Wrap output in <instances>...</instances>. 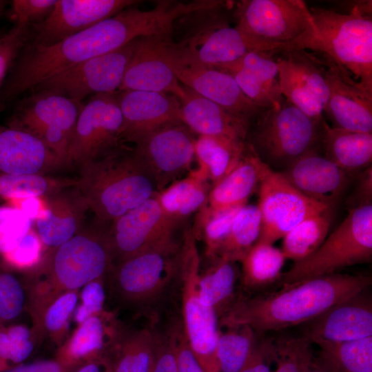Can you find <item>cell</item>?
Masks as SVG:
<instances>
[{
	"mask_svg": "<svg viewBox=\"0 0 372 372\" xmlns=\"http://www.w3.org/2000/svg\"><path fill=\"white\" fill-rule=\"evenodd\" d=\"M241 207L234 208L219 214L206 216L203 214L204 219L203 228L195 238L200 235L205 244V256L207 258H212L217 249L227 236L234 219Z\"/></svg>",
	"mask_w": 372,
	"mask_h": 372,
	"instance_id": "cell-49",
	"label": "cell"
},
{
	"mask_svg": "<svg viewBox=\"0 0 372 372\" xmlns=\"http://www.w3.org/2000/svg\"><path fill=\"white\" fill-rule=\"evenodd\" d=\"M332 209L329 207L307 217L285 235L281 250L286 259L296 263L318 249L327 237L333 218Z\"/></svg>",
	"mask_w": 372,
	"mask_h": 372,
	"instance_id": "cell-38",
	"label": "cell"
},
{
	"mask_svg": "<svg viewBox=\"0 0 372 372\" xmlns=\"http://www.w3.org/2000/svg\"><path fill=\"white\" fill-rule=\"evenodd\" d=\"M258 190L257 206L261 216L258 242L273 245L307 217L329 208L305 196L280 172L271 167L263 176Z\"/></svg>",
	"mask_w": 372,
	"mask_h": 372,
	"instance_id": "cell-15",
	"label": "cell"
},
{
	"mask_svg": "<svg viewBox=\"0 0 372 372\" xmlns=\"http://www.w3.org/2000/svg\"><path fill=\"white\" fill-rule=\"evenodd\" d=\"M138 39L59 72L32 90H48L80 101L90 94L118 92Z\"/></svg>",
	"mask_w": 372,
	"mask_h": 372,
	"instance_id": "cell-14",
	"label": "cell"
},
{
	"mask_svg": "<svg viewBox=\"0 0 372 372\" xmlns=\"http://www.w3.org/2000/svg\"><path fill=\"white\" fill-rule=\"evenodd\" d=\"M246 142L209 136H198L195 143V156L213 185L229 173L240 160Z\"/></svg>",
	"mask_w": 372,
	"mask_h": 372,
	"instance_id": "cell-40",
	"label": "cell"
},
{
	"mask_svg": "<svg viewBox=\"0 0 372 372\" xmlns=\"http://www.w3.org/2000/svg\"><path fill=\"white\" fill-rule=\"evenodd\" d=\"M32 227V220L19 208L0 207V254L12 251Z\"/></svg>",
	"mask_w": 372,
	"mask_h": 372,
	"instance_id": "cell-48",
	"label": "cell"
},
{
	"mask_svg": "<svg viewBox=\"0 0 372 372\" xmlns=\"http://www.w3.org/2000/svg\"><path fill=\"white\" fill-rule=\"evenodd\" d=\"M138 38L118 91L140 90L171 94L181 100L183 85L167 62L163 48L165 37Z\"/></svg>",
	"mask_w": 372,
	"mask_h": 372,
	"instance_id": "cell-23",
	"label": "cell"
},
{
	"mask_svg": "<svg viewBox=\"0 0 372 372\" xmlns=\"http://www.w3.org/2000/svg\"><path fill=\"white\" fill-rule=\"evenodd\" d=\"M30 25L15 24L0 37V90L30 36Z\"/></svg>",
	"mask_w": 372,
	"mask_h": 372,
	"instance_id": "cell-50",
	"label": "cell"
},
{
	"mask_svg": "<svg viewBox=\"0 0 372 372\" xmlns=\"http://www.w3.org/2000/svg\"><path fill=\"white\" fill-rule=\"evenodd\" d=\"M1 327H3V325L0 324V329H1Z\"/></svg>",
	"mask_w": 372,
	"mask_h": 372,
	"instance_id": "cell-61",
	"label": "cell"
},
{
	"mask_svg": "<svg viewBox=\"0 0 372 372\" xmlns=\"http://www.w3.org/2000/svg\"><path fill=\"white\" fill-rule=\"evenodd\" d=\"M199 271L196 238L192 231H186L178 294L179 316L190 347L205 372H219L216 356L218 317L200 296Z\"/></svg>",
	"mask_w": 372,
	"mask_h": 372,
	"instance_id": "cell-10",
	"label": "cell"
},
{
	"mask_svg": "<svg viewBox=\"0 0 372 372\" xmlns=\"http://www.w3.org/2000/svg\"><path fill=\"white\" fill-rule=\"evenodd\" d=\"M72 372H111L110 355L106 354L87 360Z\"/></svg>",
	"mask_w": 372,
	"mask_h": 372,
	"instance_id": "cell-58",
	"label": "cell"
},
{
	"mask_svg": "<svg viewBox=\"0 0 372 372\" xmlns=\"http://www.w3.org/2000/svg\"><path fill=\"white\" fill-rule=\"evenodd\" d=\"M369 275L333 273L273 292L238 295L219 318V328L250 327L258 335L304 324L331 307L369 289Z\"/></svg>",
	"mask_w": 372,
	"mask_h": 372,
	"instance_id": "cell-2",
	"label": "cell"
},
{
	"mask_svg": "<svg viewBox=\"0 0 372 372\" xmlns=\"http://www.w3.org/2000/svg\"><path fill=\"white\" fill-rule=\"evenodd\" d=\"M124 329L114 313L103 310L79 324L56 359L74 371L87 360L109 354Z\"/></svg>",
	"mask_w": 372,
	"mask_h": 372,
	"instance_id": "cell-28",
	"label": "cell"
},
{
	"mask_svg": "<svg viewBox=\"0 0 372 372\" xmlns=\"http://www.w3.org/2000/svg\"><path fill=\"white\" fill-rule=\"evenodd\" d=\"M322 122L313 121L284 99L260 111L249 127L246 142L267 165L284 169L318 149Z\"/></svg>",
	"mask_w": 372,
	"mask_h": 372,
	"instance_id": "cell-7",
	"label": "cell"
},
{
	"mask_svg": "<svg viewBox=\"0 0 372 372\" xmlns=\"http://www.w3.org/2000/svg\"><path fill=\"white\" fill-rule=\"evenodd\" d=\"M320 145L324 155L350 174L371 165L372 133L331 127L323 120Z\"/></svg>",
	"mask_w": 372,
	"mask_h": 372,
	"instance_id": "cell-32",
	"label": "cell"
},
{
	"mask_svg": "<svg viewBox=\"0 0 372 372\" xmlns=\"http://www.w3.org/2000/svg\"><path fill=\"white\" fill-rule=\"evenodd\" d=\"M163 48L167 62L183 85L219 105L250 127L262 110L245 95L231 74L194 60L173 42L171 35L164 37Z\"/></svg>",
	"mask_w": 372,
	"mask_h": 372,
	"instance_id": "cell-12",
	"label": "cell"
},
{
	"mask_svg": "<svg viewBox=\"0 0 372 372\" xmlns=\"http://www.w3.org/2000/svg\"><path fill=\"white\" fill-rule=\"evenodd\" d=\"M78 169L76 188L100 225L107 226L159 192L132 147L122 145Z\"/></svg>",
	"mask_w": 372,
	"mask_h": 372,
	"instance_id": "cell-5",
	"label": "cell"
},
{
	"mask_svg": "<svg viewBox=\"0 0 372 372\" xmlns=\"http://www.w3.org/2000/svg\"><path fill=\"white\" fill-rule=\"evenodd\" d=\"M273 360V338L260 335L246 363L238 372H271Z\"/></svg>",
	"mask_w": 372,
	"mask_h": 372,
	"instance_id": "cell-55",
	"label": "cell"
},
{
	"mask_svg": "<svg viewBox=\"0 0 372 372\" xmlns=\"http://www.w3.org/2000/svg\"><path fill=\"white\" fill-rule=\"evenodd\" d=\"M303 335L318 341L342 342L372 336V298L364 290L331 306L304 324Z\"/></svg>",
	"mask_w": 372,
	"mask_h": 372,
	"instance_id": "cell-21",
	"label": "cell"
},
{
	"mask_svg": "<svg viewBox=\"0 0 372 372\" xmlns=\"http://www.w3.org/2000/svg\"><path fill=\"white\" fill-rule=\"evenodd\" d=\"M238 30L258 41L296 50L316 30L310 9L302 0H242L234 12Z\"/></svg>",
	"mask_w": 372,
	"mask_h": 372,
	"instance_id": "cell-11",
	"label": "cell"
},
{
	"mask_svg": "<svg viewBox=\"0 0 372 372\" xmlns=\"http://www.w3.org/2000/svg\"><path fill=\"white\" fill-rule=\"evenodd\" d=\"M31 331L23 324L0 329V362L19 364L32 353L34 345Z\"/></svg>",
	"mask_w": 372,
	"mask_h": 372,
	"instance_id": "cell-46",
	"label": "cell"
},
{
	"mask_svg": "<svg viewBox=\"0 0 372 372\" xmlns=\"http://www.w3.org/2000/svg\"><path fill=\"white\" fill-rule=\"evenodd\" d=\"M83 101L48 90H32L17 103L7 126L37 138L65 167Z\"/></svg>",
	"mask_w": 372,
	"mask_h": 372,
	"instance_id": "cell-9",
	"label": "cell"
},
{
	"mask_svg": "<svg viewBox=\"0 0 372 372\" xmlns=\"http://www.w3.org/2000/svg\"><path fill=\"white\" fill-rule=\"evenodd\" d=\"M25 285L12 273L0 268V324L18 318L26 305Z\"/></svg>",
	"mask_w": 372,
	"mask_h": 372,
	"instance_id": "cell-47",
	"label": "cell"
},
{
	"mask_svg": "<svg viewBox=\"0 0 372 372\" xmlns=\"http://www.w3.org/2000/svg\"><path fill=\"white\" fill-rule=\"evenodd\" d=\"M133 0H57L42 21L32 25L30 46H50L134 6Z\"/></svg>",
	"mask_w": 372,
	"mask_h": 372,
	"instance_id": "cell-19",
	"label": "cell"
},
{
	"mask_svg": "<svg viewBox=\"0 0 372 372\" xmlns=\"http://www.w3.org/2000/svg\"><path fill=\"white\" fill-rule=\"evenodd\" d=\"M372 258V204L349 209L338 227L318 249L304 260L294 263L277 286H293L304 281L337 273Z\"/></svg>",
	"mask_w": 372,
	"mask_h": 372,
	"instance_id": "cell-8",
	"label": "cell"
},
{
	"mask_svg": "<svg viewBox=\"0 0 372 372\" xmlns=\"http://www.w3.org/2000/svg\"><path fill=\"white\" fill-rule=\"evenodd\" d=\"M209 259V265L203 272L199 271V293L203 302L214 310L219 320L238 297L236 284L240 270L237 262L220 257Z\"/></svg>",
	"mask_w": 372,
	"mask_h": 372,
	"instance_id": "cell-34",
	"label": "cell"
},
{
	"mask_svg": "<svg viewBox=\"0 0 372 372\" xmlns=\"http://www.w3.org/2000/svg\"><path fill=\"white\" fill-rule=\"evenodd\" d=\"M194 134L183 123L151 130L132 143L154 178L159 192L189 169L195 157Z\"/></svg>",
	"mask_w": 372,
	"mask_h": 372,
	"instance_id": "cell-16",
	"label": "cell"
},
{
	"mask_svg": "<svg viewBox=\"0 0 372 372\" xmlns=\"http://www.w3.org/2000/svg\"><path fill=\"white\" fill-rule=\"evenodd\" d=\"M117 92L93 95L77 120L65 167L82 165L122 145Z\"/></svg>",
	"mask_w": 372,
	"mask_h": 372,
	"instance_id": "cell-13",
	"label": "cell"
},
{
	"mask_svg": "<svg viewBox=\"0 0 372 372\" xmlns=\"http://www.w3.org/2000/svg\"><path fill=\"white\" fill-rule=\"evenodd\" d=\"M285 259L281 249L271 244L257 242L240 261L238 294L255 295L277 285L283 273Z\"/></svg>",
	"mask_w": 372,
	"mask_h": 372,
	"instance_id": "cell-33",
	"label": "cell"
},
{
	"mask_svg": "<svg viewBox=\"0 0 372 372\" xmlns=\"http://www.w3.org/2000/svg\"><path fill=\"white\" fill-rule=\"evenodd\" d=\"M313 56L324 68L329 90L324 112L333 121V127L372 133V97L348 84L331 65Z\"/></svg>",
	"mask_w": 372,
	"mask_h": 372,
	"instance_id": "cell-29",
	"label": "cell"
},
{
	"mask_svg": "<svg viewBox=\"0 0 372 372\" xmlns=\"http://www.w3.org/2000/svg\"><path fill=\"white\" fill-rule=\"evenodd\" d=\"M220 329L216 346L219 372H238L246 363L260 335L250 327Z\"/></svg>",
	"mask_w": 372,
	"mask_h": 372,
	"instance_id": "cell-42",
	"label": "cell"
},
{
	"mask_svg": "<svg viewBox=\"0 0 372 372\" xmlns=\"http://www.w3.org/2000/svg\"><path fill=\"white\" fill-rule=\"evenodd\" d=\"M177 44L194 60L216 68L231 63L249 52L275 54L285 51L280 45L245 34L223 19L209 23Z\"/></svg>",
	"mask_w": 372,
	"mask_h": 372,
	"instance_id": "cell-20",
	"label": "cell"
},
{
	"mask_svg": "<svg viewBox=\"0 0 372 372\" xmlns=\"http://www.w3.org/2000/svg\"><path fill=\"white\" fill-rule=\"evenodd\" d=\"M78 298V291H70L52 300L34 319L38 329L52 337L63 333L76 309Z\"/></svg>",
	"mask_w": 372,
	"mask_h": 372,
	"instance_id": "cell-44",
	"label": "cell"
},
{
	"mask_svg": "<svg viewBox=\"0 0 372 372\" xmlns=\"http://www.w3.org/2000/svg\"><path fill=\"white\" fill-rule=\"evenodd\" d=\"M77 185V177L0 174V200L12 201L28 197H45Z\"/></svg>",
	"mask_w": 372,
	"mask_h": 372,
	"instance_id": "cell-41",
	"label": "cell"
},
{
	"mask_svg": "<svg viewBox=\"0 0 372 372\" xmlns=\"http://www.w3.org/2000/svg\"><path fill=\"white\" fill-rule=\"evenodd\" d=\"M123 117L121 140L132 143L163 125L183 122L180 100L171 94L140 90L117 92Z\"/></svg>",
	"mask_w": 372,
	"mask_h": 372,
	"instance_id": "cell-22",
	"label": "cell"
},
{
	"mask_svg": "<svg viewBox=\"0 0 372 372\" xmlns=\"http://www.w3.org/2000/svg\"><path fill=\"white\" fill-rule=\"evenodd\" d=\"M207 172L199 167L157 194L165 213L178 223L205 207L209 192Z\"/></svg>",
	"mask_w": 372,
	"mask_h": 372,
	"instance_id": "cell-35",
	"label": "cell"
},
{
	"mask_svg": "<svg viewBox=\"0 0 372 372\" xmlns=\"http://www.w3.org/2000/svg\"><path fill=\"white\" fill-rule=\"evenodd\" d=\"M5 1L0 0V15L3 10Z\"/></svg>",
	"mask_w": 372,
	"mask_h": 372,
	"instance_id": "cell-60",
	"label": "cell"
},
{
	"mask_svg": "<svg viewBox=\"0 0 372 372\" xmlns=\"http://www.w3.org/2000/svg\"><path fill=\"white\" fill-rule=\"evenodd\" d=\"M312 344L303 335L273 338L274 372H306L314 360Z\"/></svg>",
	"mask_w": 372,
	"mask_h": 372,
	"instance_id": "cell-43",
	"label": "cell"
},
{
	"mask_svg": "<svg viewBox=\"0 0 372 372\" xmlns=\"http://www.w3.org/2000/svg\"><path fill=\"white\" fill-rule=\"evenodd\" d=\"M273 55L270 52H249L218 68L231 74L245 95L258 108L265 110L278 105L285 99Z\"/></svg>",
	"mask_w": 372,
	"mask_h": 372,
	"instance_id": "cell-26",
	"label": "cell"
},
{
	"mask_svg": "<svg viewBox=\"0 0 372 372\" xmlns=\"http://www.w3.org/2000/svg\"><path fill=\"white\" fill-rule=\"evenodd\" d=\"M185 232L177 231L153 245L113 263L105 276L112 296L136 315L154 323L165 306L178 297Z\"/></svg>",
	"mask_w": 372,
	"mask_h": 372,
	"instance_id": "cell-3",
	"label": "cell"
},
{
	"mask_svg": "<svg viewBox=\"0 0 372 372\" xmlns=\"http://www.w3.org/2000/svg\"><path fill=\"white\" fill-rule=\"evenodd\" d=\"M260 231L261 216L257 205H245L237 212L227 236L213 257L240 262L258 242Z\"/></svg>",
	"mask_w": 372,
	"mask_h": 372,
	"instance_id": "cell-39",
	"label": "cell"
},
{
	"mask_svg": "<svg viewBox=\"0 0 372 372\" xmlns=\"http://www.w3.org/2000/svg\"><path fill=\"white\" fill-rule=\"evenodd\" d=\"M281 54L276 61L283 97L313 121L321 123L329 96L323 66L305 50Z\"/></svg>",
	"mask_w": 372,
	"mask_h": 372,
	"instance_id": "cell-17",
	"label": "cell"
},
{
	"mask_svg": "<svg viewBox=\"0 0 372 372\" xmlns=\"http://www.w3.org/2000/svg\"><path fill=\"white\" fill-rule=\"evenodd\" d=\"M57 0H14L11 16L16 24L33 25L44 20Z\"/></svg>",
	"mask_w": 372,
	"mask_h": 372,
	"instance_id": "cell-53",
	"label": "cell"
},
{
	"mask_svg": "<svg viewBox=\"0 0 372 372\" xmlns=\"http://www.w3.org/2000/svg\"><path fill=\"white\" fill-rule=\"evenodd\" d=\"M269 167L246 142L237 164L209 190L203 214L212 216L246 205Z\"/></svg>",
	"mask_w": 372,
	"mask_h": 372,
	"instance_id": "cell-25",
	"label": "cell"
},
{
	"mask_svg": "<svg viewBox=\"0 0 372 372\" xmlns=\"http://www.w3.org/2000/svg\"><path fill=\"white\" fill-rule=\"evenodd\" d=\"M306 372H329L328 370L322 366L314 358L311 366Z\"/></svg>",
	"mask_w": 372,
	"mask_h": 372,
	"instance_id": "cell-59",
	"label": "cell"
},
{
	"mask_svg": "<svg viewBox=\"0 0 372 372\" xmlns=\"http://www.w3.org/2000/svg\"><path fill=\"white\" fill-rule=\"evenodd\" d=\"M316 360L329 372H372V336L342 342L318 341Z\"/></svg>",
	"mask_w": 372,
	"mask_h": 372,
	"instance_id": "cell-37",
	"label": "cell"
},
{
	"mask_svg": "<svg viewBox=\"0 0 372 372\" xmlns=\"http://www.w3.org/2000/svg\"><path fill=\"white\" fill-rule=\"evenodd\" d=\"M316 27L296 50H311L348 84L372 97L371 13L309 8ZM313 54V53H312Z\"/></svg>",
	"mask_w": 372,
	"mask_h": 372,
	"instance_id": "cell-6",
	"label": "cell"
},
{
	"mask_svg": "<svg viewBox=\"0 0 372 372\" xmlns=\"http://www.w3.org/2000/svg\"><path fill=\"white\" fill-rule=\"evenodd\" d=\"M155 345L154 323L124 329L109 353L111 372H149Z\"/></svg>",
	"mask_w": 372,
	"mask_h": 372,
	"instance_id": "cell-36",
	"label": "cell"
},
{
	"mask_svg": "<svg viewBox=\"0 0 372 372\" xmlns=\"http://www.w3.org/2000/svg\"><path fill=\"white\" fill-rule=\"evenodd\" d=\"M175 340L178 372H205L190 347L179 316L176 318Z\"/></svg>",
	"mask_w": 372,
	"mask_h": 372,
	"instance_id": "cell-54",
	"label": "cell"
},
{
	"mask_svg": "<svg viewBox=\"0 0 372 372\" xmlns=\"http://www.w3.org/2000/svg\"><path fill=\"white\" fill-rule=\"evenodd\" d=\"M113 262L106 227L99 224L52 249L25 286L34 318L59 295L105 278Z\"/></svg>",
	"mask_w": 372,
	"mask_h": 372,
	"instance_id": "cell-4",
	"label": "cell"
},
{
	"mask_svg": "<svg viewBox=\"0 0 372 372\" xmlns=\"http://www.w3.org/2000/svg\"><path fill=\"white\" fill-rule=\"evenodd\" d=\"M58 168L54 154L37 138L0 125V174H45Z\"/></svg>",
	"mask_w": 372,
	"mask_h": 372,
	"instance_id": "cell-31",
	"label": "cell"
},
{
	"mask_svg": "<svg viewBox=\"0 0 372 372\" xmlns=\"http://www.w3.org/2000/svg\"><path fill=\"white\" fill-rule=\"evenodd\" d=\"M183 87L185 96L180 100L181 118L194 134L246 142L249 125L216 103Z\"/></svg>",
	"mask_w": 372,
	"mask_h": 372,
	"instance_id": "cell-30",
	"label": "cell"
},
{
	"mask_svg": "<svg viewBox=\"0 0 372 372\" xmlns=\"http://www.w3.org/2000/svg\"><path fill=\"white\" fill-rule=\"evenodd\" d=\"M44 209L33 228L44 246L54 249L83 228L87 205L76 187L43 197Z\"/></svg>",
	"mask_w": 372,
	"mask_h": 372,
	"instance_id": "cell-27",
	"label": "cell"
},
{
	"mask_svg": "<svg viewBox=\"0 0 372 372\" xmlns=\"http://www.w3.org/2000/svg\"><path fill=\"white\" fill-rule=\"evenodd\" d=\"M43 246L32 227L12 251L1 256L6 263L13 268H34L42 260Z\"/></svg>",
	"mask_w": 372,
	"mask_h": 372,
	"instance_id": "cell-51",
	"label": "cell"
},
{
	"mask_svg": "<svg viewBox=\"0 0 372 372\" xmlns=\"http://www.w3.org/2000/svg\"><path fill=\"white\" fill-rule=\"evenodd\" d=\"M351 204L354 208L369 205L372 198V169L371 165L363 170L359 175ZM350 208V209H351Z\"/></svg>",
	"mask_w": 372,
	"mask_h": 372,
	"instance_id": "cell-57",
	"label": "cell"
},
{
	"mask_svg": "<svg viewBox=\"0 0 372 372\" xmlns=\"http://www.w3.org/2000/svg\"><path fill=\"white\" fill-rule=\"evenodd\" d=\"M157 194L106 226L113 263L153 245L178 229L180 223L165 213Z\"/></svg>",
	"mask_w": 372,
	"mask_h": 372,
	"instance_id": "cell-18",
	"label": "cell"
},
{
	"mask_svg": "<svg viewBox=\"0 0 372 372\" xmlns=\"http://www.w3.org/2000/svg\"><path fill=\"white\" fill-rule=\"evenodd\" d=\"M280 172L305 196L332 209L350 176L318 149L303 155Z\"/></svg>",
	"mask_w": 372,
	"mask_h": 372,
	"instance_id": "cell-24",
	"label": "cell"
},
{
	"mask_svg": "<svg viewBox=\"0 0 372 372\" xmlns=\"http://www.w3.org/2000/svg\"><path fill=\"white\" fill-rule=\"evenodd\" d=\"M142 14L127 8L93 26L50 46L25 44L1 90L0 110L43 81L94 57L144 37Z\"/></svg>",
	"mask_w": 372,
	"mask_h": 372,
	"instance_id": "cell-1",
	"label": "cell"
},
{
	"mask_svg": "<svg viewBox=\"0 0 372 372\" xmlns=\"http://www.w3.org/2000/svg\"><path fill=\"white\" fill-rule=\"evenodd\" d=\"M73 369L58 359L18 364L0 372H72Z\"/></svg>",
	"mask_w": 372,
	"mask_h": 372,
	"instance_id": "cell-56",
	"label": "cell"
},
{
	"mask_svg": "<svg viewBox=\"0 0 372 372\" xmlns=\"http://www.w3.org/2000/svg\"><path fill=\"white\" fill-rule=\"evenodd\" d=\"M172 316L165 324L154 323L155 345L149 372H178L176 353L175 322Z\"/></svg>",
	"mask_w": 372,
	"mask_h": 372,
	"instance_id": "cell-45",
	"label": "cell"
},
{
	"mask_svg": "<svg viewBox=\"0 0 372 372\" xmlns=\"http://www.w3.org/2000/svg\"><path fill=\"white\" fill-rule=\"evenodd\" d=\"M105 278L90 282L82 287L80 293L81 304L75 309L73 313L74 320L79 324L104 310Z\"/></svg>",
	"mask_w": 372,
	"mask_h": 372,
	"instance_id": "cell-52",
	"label": "cell"
}]
</instances>
